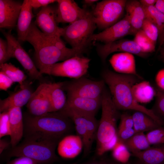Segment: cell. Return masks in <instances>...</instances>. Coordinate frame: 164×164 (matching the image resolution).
<instances>
[{"label":"cell","instance_id":"23","mask_svg":"<svg viewBox=\"0 0 164 164\" xmlns=\"http://www.w3.org/2000/svg\"><path fill=\"white\" fill-rule=\"evenodd\" d=\"M129 17L131 24L132 35H135L141 29L145 19L144 10L139 1L136 0L127 1L125 8Z\"/></svg>","mask_w":164,"mask_h":164},{"label":"cell","instance_id":"28","mask_svg":"<svg viewBox=\"0 0 164 164\" xmlns=\"http://www.w3.org/2000/svg\"><path fill=\"white\" fill-rule=\"evenodd\" d=\"M132 115L135 133L149 132L160 126L151 117L142 112L135 111Z\"/></svg>","mask_w":164,"mask_h":164},{"label":"cell","instance_id":"18","mask_svg":"<svg viewBox=\"0 0 164 164\" xmlns=\"http://www.w3.org/2000/svg\"><path fill=\"white\" fill-rule=\"evenodd\" d=\"M83 149V144L81 137L78 135H67L59 142L57 151L61 157L67 159L75 158Z\"/></svg>","mask_w":164,"mask_h":164},{"label":"cell","instance_id":"26","mask_svg":"<svg viewBox=\"0 0 164 164\" xmlns=\"http://www.w3.org/2000/svg\"><path fill=\"white\" fill-rule=\"evenodd\" d=\"M63 82L51 83L50 91V98L51 112L59 111L65 106L67 99L63 90Z\"/></svg>","mask_w":164,"mask_h":164},{"label":"cell","instance_id":"19","mask_svg":"<svg viewBox=\"0 0 164 164\" xmlns=\"http://www.w3.org/2000/svg\"><path fill=\"white\" fill-rule=\"evenodd\" d=\"M33 92L25 83L17 91L0 100V112L8 111L13 108H20L28 103Z\"/></svg>","mask_w":164,"mask_h":164},{"label":"cell","instance_id":"21","mask_svg":"<svg viewBox=\"0 0 164 164\" xmlns=\"http://www.w3.org/2000/svg\"><path fill=\"white\" fill-rule=\"evenodd\" d=\"M101 98L67 96L66 104L64 108H71L95 116L101 107Z\"/></svg>","mask_w":164,"mask_h":164},{"label":"cell","instance_id":"12","mask_svg":"<svg viewBox=\"0 0 164 164\" xmlns=\"http://www.w3.org/2000/svg\"><path fill=\"white\" fill-rule=\"evenodd\" d=\"M51 84L43 83L33 92L26 105L29 114L38 116L51 112L49 95Z\"/></svg>","mask_w":164,"mask_h":164},{"label":"cell","instance_id":"36","mask_svg":"<svg viewBox=\"0 0 164 164\" xmlns=\"http://www.w3.org/2000/svg\"><path fill=\"white\" fill-rule=\"evenodd\" d=\"M11 134L9 116L8 111L0 113V138Z\"/></svg>","mask_w":164,"mask_h":164},{"label":"cell","instance_id":"40","mask_svg":"<svg viewBox=\"0 0 164 164\" xmlns=\"http://www.w3.org/2000/svg\"><path fill=\"white\" fill-rule=\"evenodd\" d=\"M120 120L118 128H133V121L132 115L125 113L120 116Z\"/></svg>","mask_w":164,"mask_h":164},{"label":"cell","instance_id":"24","mask_svg":"<svg viewBox=\"0 0 164 164\" xmlns=\"http://www.w3.org/2000/svg\"><path fill=\"white\" fill-rule=\"evenodd\" d=\"M30 0L23 1L17 24V31L19 41H25L26 37L35 16Z\"/></svg>","mask_w":164,"mask_h":164},{"label":"cell","instance_id":"46","mask_svg":"<svg viewBox=\"0 0 164 164\" xmlns=\"http://www.w3.org/2000/svg\"><path fill=\"white\" fill-rule=\"evenodd\" d=\"M11 145L10 142L4 139H1L0 140V154H1L5 149L8 148L9 145Z\"/></svg>","mask_w":164,"mask_h":164},{"label":"cell","instance_id":"48","mask_svg":"<svg viewBox=\"0 0 164 164\" xmlns=\"http://www.w3.org/2000/svg\"><path fill=\"white\" fill-rule=\"evenodd\" d=\"M77 164V163L76 164ZM81 164H109L103 160L94 161L83 163Z\"/></svg>","mask_w":164,"mask_h":164},{"label":"cell","instance_id":"20","mask_svg":"<svg viewBox=\"0 0 164 164\" xmlns=\"http://www.w3.org/2000/svg\"><path fill=\"white\" fill-rule=\"evenodd\" d=\"M109 62L117 73L140 77L136 71L135 59L133 54L127 52L114 54L110 58Z\"/></svg>","mask_w":164,"mask_h":164},{"label":"cell","instance_id":"7","mask_svg":"<svg viewBox=\"0 0 164 164\" xmlns=\"http://www.w3.org/2000/svg\"><path fill=\"white\" fill-rule=\"evenodd\" d=\"M68 117L74 123L77 135L81 138L84 153L87 155L91 150L96 139L99 122L95 116L68 108L59 111Z\"/></svg>","mask_w":164,"mask_h":164},{"label":"cell","instance_id":"29","mask_svg":"<svg viewBox=\"0 0 164 164\" xmlns=\"http://www.w3.org/2000/svg\"><path fill=\"white\" fill-rule=\"evenodd\" d=\"M123 143L132 153L144 151L151 147L146 135L143 132L135 133Z\"/></svg>","mask_w":164,"mask_h":164},{"label":"cell","instance_id":"3","mask_svg":"<svg viewBox=\"0 0 164 164\" xmlns=\"http://www.w3.org/2000/svg\"><path fill=\"white\" fill-rule=\"evenodd\" d=\"M71 121L60 111L38 116L25 115L23 119L24 134L60 140L71 131Z\"/></svg>","mask_w":164,"mask_h":164},{"label":"cell","instance_id":"44","mask_svg":"<svg viewBox=\"0 0 164 164\" xmlns=\"http://www.w3.org/2000/svg\"><path fill=\"white\" fill-rule=\"evenodd\" d=\"M156 83L158 87L164 91V69L159 70L156 75Z\"/></svg>","mask_w":164,"mask_h":164},{"label":"cell","instance_id":"1","mask_svg":"<svg viewBox=\"0 0 164 164\" xmlns=\"http://www.w3.org/2000/svg\"><path fill=\"white\" fill-rule=\"evenodd\" d=\"M102 76L109 87L112 101L118 110H132L142 112L151 117L160 126L162 125V121L153 110L140 104L133 97L132 87L137 83V77H139L109 70L103 72Z\"/></svg>","mask_w":164,"mask_h":164},{"label":"cell","instance_id":"54","mask_svg":"<svg viewBox=\"0 0 164 164\" xmlns=\"http://www.w3.org/2000/svg\"><path fill=\"white\" fill-rule=\"evenodd\" d=\"M77 163V162H74V163H72L71 164H76Z\"/></svg>","mask_w":164,"mask_h":164},{"label":"cell","instance_id":"27","mask_svg":"<svg viewBox=\"0 0 164 164\" xmlns=\"http://www.w3.org/2000/svg\"><path fill=\"white\" fill-rule=\"evenodd\" d=\"M132 91L135 100L139 103L150 102L155 94L153 87L146 81L135 83L132 87Z\"/></svg>","mask_w":164,"mask_h":164},{"label":"cell","instance_id":"41","mask_svg":"<svg viewBox=\"0 0 164 164\" xmlns=\"http://www.w3.org/2000/svg\"><path fill=\"white\" fill-rule=\"evenodd\" d=\"M14 83L4 73L0 71V89L6 91Z\"/></svg>","mask_w":164,"mask_h":164},{"label":"cell","instance_id":"39","mask_svg":"<svg viewBox=\"0 0 164 164\" xmlns=\"http://www.w3.org/2000/svg\"><path fill=\"white\" fill-rule=\"evenodd\" d=\"M135 134L133 128H118L117 135L119 141L123 142Z\"/></svg>","mask_w":164,"mask_h":164},{"label":"cell","instance_id":"35","mask_svg":"<svg viewBox=\"0 0 164 164\" xmlns=\"http://www.w3.org/2000/svg\"><path fill=\"white\" fill-rule=\"evenodd\" d=\"M141 29L155 45L159 36V31L157 27L150 21L145 19L142 24Z\"/></svg>","mask_w":164,"mask_h":164},{"label":"cell","instance_id":"51","mask_svg":"<svg viewBox=\"0 0 164 164\" xmlns=\"http://www.w3.org/2000/svg\"><path fill=\"white\" fill-rule=\"evenodd\" d=\"M136 164H143L142 163H141V162H140L139 161H138L137 162Z\"/></svg>","mask_w":164,"mask_h":164},{"label":"cell","instance_id":"25","mask_svg":"<svg viewBox=\"0 0 164 164\" xmlns=\"http://www.w3.org/2000/svg\"><path fill=\"white\" fill-rule=\"evenodd\" d=\"M132 154L143 164H164V146L150 147Z\"/></svg>","mask_w":164,"mask_h":164},{"label":"cell","instance_id":"22","mask_svg":"<svg viewBox=\"0 0 164 164\" xmlns=\"http://www.w3.org/2000/svg\"><path fill=\"white\" fill-rule=\"evenodd\" d=\"M9 116L11 147L17 145L24 135V122L21 108H13L8 111Z\"/></svg>","mask_w":164,"mask_h":164},{"label":"cell","instance_id":"11","mask_svg":"<svg viewBox=\"0 0 164 164\" xmlns=\"http://www.w3.org/2000/svg\"><path fill=\"white\" fill-rule=\"evenodd\" d=\"M11 30L3 32L8 46L10 58H15L20 63L29 77L33 79L41 80L43 76L37 69L28 54L21 46L19 40L11 34Z\"/></svg>","mask_w":164,"mask_h":164},{"label":"cell","instance_id":"16","mask_svg":"<svg viewBox=\"0 0 164 164\" xmlns=\"http://www.w3.org/2000/svg\"><path fill=\"white\" fill-rule=\"evenodd\" d=\"M56 20L60 23L71 24L83 17L88 11L80 8L72 0H57Z\"/></svg>","mask_w":164,"mask_h":164},{"label":"cell","instance_id":"42","mask_svg":"<svg viewBox=\"0 0 164 164\" xmlns=\"http://www.w3.org/2000/svg\"><path fill=\"white\" fill-rule=\"evenodd\" d=\"M56 2L55 0H30L32 7L34 9L45 7Z\"/></svg>","mask_w":164,"mask_h":164},{"label":"cell","instance_id":"47","mask_svg":"<svg viewBox=\"0 0 164 164\" xmlns=\"http://www.w3.org/2000/svg\"><path fill=\"white\" fill-rule=\"evenodd\" d=\"M139 1L142 6L145 7H149L154 6L156 0H140Z\"/></svg>","mask_w":164,"mask_h":164},{"label":"cell","instance_id":"13","mask_svg":"<svg viewBox=\"0 0 164 164\" xmlns=\"http://www.w3.org/2000/svg\"><path fill=\"white\" fill-rule=\"evenodd\" d=\"M56 17V8L48 5L42 8L34 23L45 35L61 37L63 28L58 26Z\"/></svg>","mask_w":164,"mask_h":164},{"label":"cell","instance_id":"17","mask_svg":"<svg viewBox=\"0 0 164 164\" xmlns=\"http://www.w3.org/2000/svg\"><path fill=\"white\" fill-rule=\"evenodd\" d=\"M22 3L13 0H0V27L12 29L16 26Z\"/></svg>","mask_w":164,"mask_h":164},{"label":"cell","instance_id":"8","mask_svg":"<svg viewBox=\"0 0 164 164\" xmlns=\"http://www.w3.org/2000/svg\"><path fill=\"white\" fill-rule=\"evenodd\" d=\"M126 0H104L97 2L91 12L97 27L104 30L117 22L125 10Z\"/></svg>","mask_w":164,"mask_h":164},{"label":"cell","instance_id":"2","mask_svg":"<svg viewBox=\"0 0 164 164\" xmlns=\"http://www.w3.org/2000/svg\"><path fill=\"white\" fill-rule=\"evenodd\" d=\"M25 41L33 47L37 68L42 74L50 75V69L53 64L75 56L82 55L84 52L73 48L68 51L59 49L34 22L31 25Z\"/></svg>","mask_w":164,"mask_h":164},{"label":"cell","instance_id":"38","mask_svg":"<svg viewBox=\"0 0 164 164\" xmlns=\"http://www.w3.org/2000/svg\"><path fill=\"white\" fill-rule=\"evenodd\" d=\"M10 58L9 55L7 41L0 38V64L6 63Z\"/></svg>","mask_w":164,"mask_h":164},{"label":"cell","instance_id":"6","mask_svg":"<svg viewBox=\"0 0 164 164\" xmlns=\"http://www.w3.org/2000/svg\"><path fill=\"white\" fill-rule=\"evenodd\" d=\"M97 27L91 12L88 11L82 18L63 28L61 36L72 48L84 52Z\"/></svg>","mask_w":164,"mask_h":164},{"label":"cell","instance_id":"9","mask_svg":"<svg viewBox=\"0 0 164 164\" xmlns=\"http://www.w3.org/2000/svg\"><path fill=\"white\" fill-rule=\"evenodd\" d=\"M104 87L103 80L94 81L84 77L64 82L63 88L67 92V96L97 99L101 98Z\"/></svg>","mask_w":164,"mask_h":164},{"label":"cell","instance_id":"4","mask_svg":"<svg viewBox=\"0 0 164 164\" xmlns=\"http://www.w3.org/2000/svg\"><path fill=\"white\" fill-rule=\"evenodd\" d=\"M101 117L99 122L96 140V153L99 156L111 150L118 138L117 124L119 115L109 92L105 88L101 96Z\"/></svg>","mask_w":164,"mask_h":164},{"label":"cell","instance_id":"43","mask_svg":"<svg viewBox=\"0 0 164 164\" xmlns=\"http://www.w3.org/2000/svg\"><path fill=\"white\" fill-rule=\"evenodd\" d=\"M36 161L28 157L24 156L18 157L8 164H38Z\"/></svg>","mask_w":164,"mask_h":164},{"label":"cell","instance_id":"55","mask_svg":"<svg viewBox=\"0 0 164 164\" xmlns=\"http://www.w3.org/2000/svg\"><path fill=\"white\" fill-rule=\"evenodd\" d=\"M162 56H163V58L164 59V54H162Z\"/></svg>","mask_w":164,"mask_h":164},{"label":"cell","instance_id":"30","mask_svg":"<svg viewBox=\"0 0 164 164\" xmlns=\"http://www.w3.org/2000/svg\"><path fill=\"white\" fill-rule=\"evenodd\" d=\"M143 7L145 19L157 27L159 31V36L161 37V40L164 35V14L158 10L154 6Z\"/></svg>","mask_w":164,"mask_h":164},{"label":"cell","instance_id":"49","mask_svg":"<svg viewBox=\"0 0 164 164\" xmlns=\"http://www.w3.org/2000/svg\"><path fill=\"white\" fill-rule=\"evenodd\" d=\"M97 0H84L83 1V3L87 5H91L95 2L98 1Z\"/></svg>","mask_w":164,"mask_h":164},{"label":"cell","instance_id":"52","mask_svg":"<svg viewBox=\"0 0 164 164\" xmlns=\"http://www.w3.org/2000/svg\"><path fill=\"white\" fill-rule=\"evenodd\" d=\"M163 44H164V43ZM164 54V46L162 50V54Z\"/></svg>","mask_w":164,"mask_h":164},{"label":"cell","instance_id":"32","mask_svg":"<svg viewBox=\"0 0 164 164\" xmlns=\"http://www.w3.org/2000/svg\"><path fill=\"white\" fill-rule=\"evenodd\" d=\"M133 40L138 45L143 53L146 54L155 51V45L142 29L137 32Z\"/></svg>","mask_w":164,"mask_h":164},{"label":"cell","instance_id":"33","mask_svg":"<svg viewBox=\"0 0 164 164\" xmlns=\"http://www.w3.org/2000/svg\"><path fill=\"white\" fill-rule=\"evenodd\" d=\"M112 151V156L116 160L121 163L128 162L130 152L124 143L118 140Z\"/></svg>","mask_w":164,"mask_h":164},{"label":"cell","instance_id":"10","mask_svg":"<svg viewBox=\"0 0 164 164\" xmlns=\"http://www.w3.org/2000/svg\"><path fill=\"white\" fill-rule=\"evenodd\" d=\"M91 60L82 55L77 56L57 63L52 66L50 75L74 79L84 77L87 72Z\"/></svg>","mask_w":164,"mask_h":164},{"label":"cell","instance_id":"5","mask_svg":"<svg viewBox=\"0 0 164 164\" xmlns=\"http://www.w3.org/2000/svg\"><path fill=\"white\" fill-rule=\"evenodd\" d=\"M60 140L33 135L25 136L24 140L15 146L11 147L7 155L9 158L26 157L37 161L39 164L50 163L57 159L55 150Z\"/></svg>","mask_w":164,"mask_h":164},{"label":"cell","instance_id":"37","mask_svg":"<svg viewBox=\"0 0 164 164\" xmlns=\"http://www.w3.org/2000/svg\"><path fill=\"white\" fill-rule=\"evenodd\" d=\"M156 94L155 113L162 120V118H164V91L158 90Z\"/></svg>","mask_w":164,"mask_h":164},{"label":"cell","instance_id":"15","mask_svg":"<svg viewBox=\"0 0 164 164\" xmlns=\"http://www.w3.org/2000/svg\"><path fill=\"white\" fill-rule=\"evenodd\" d=\"M97 50L103 61H104L111 54L116 52L129 53L142 57L146 55L142 52L134 40L122 39L103 45H98L97 46Z\"/></svg>","mask_w":164,"mask_h":164},{"label":"cell","instance_id":"14","mask_svg":"<svg viewBox=\"0 0 164 164\" xmlns=\"http://www.w3.org/2000/svg\"><path fill=\"white\" fill-rule=\"evenodd\" d=\"M128 35H132V31L129 17L126 14L122 19L113 25L101 32L94 34L90 41H100L107 44L122 39Z\"/></svg>","mask_w":164,"mask_h":164},{"label":"cell","instance_id":"45","mask_svg":"<svg viewBox=\"0 0 164 164\" xmlns=\"http://www.w3.org/2000/svg\"><path fill=\"white\" fill-rule=\"evenodd\" d=\"M154 6L158 10L164 14V0H157Z\"/></svg>","mask_w":164,"mask_h":164},{"label":"cell","instance_id":"34","mask_svg":"<svg viewBox=\"0 0 164 164\" xmlns=\"http://www.w3.org/2000/svg\"><path fill=\"white\" fill-rule=\"evenodd\" d=\"M146 135L150 145L164 144V128L159 127L148 132Z\"/></svg>","mask_w":164,"mask_h":164},{"label":"cell","instance_id":"31","mask_svg":"<svg viewBox=\"0 0 164 164\" xmlns=\"http://www.w3.org/2000/svg\"><path fill=\"white\" fill-rule=\"evenodd\" d=\"M0 71L4 73L14 82L23 85L26 77L23 72L12 63H5L0 65Z\"/></svg>","mask_w":164,"mask_h":164},{"label":"cell","instance_id":"53","mask_svg":"<svg viewBox=\"0 0 164 164\" xmlns=\"http://www.w3.org/2000/svg\"><path fill=\"white\" fill-rule=\"evenodd\" d=\"M121 164H130V163H129L128 162L125 163H121Z\"/></svg>","mask_w":164,"mask_h":164},{"label":"cell","instance_id":"50","mask_svg":"<svg viewBox=\"0 0 164 164\" xmlns=\"http://www.w3.org/2000/svg\"><path fill=\"white\" fill-rule=\"evenodd\" d=\"M164 43V35L160 41L159 48L161 47L163 44Z\"/></svg>","mask_w":164,"mask_h":164}]
</instances>
